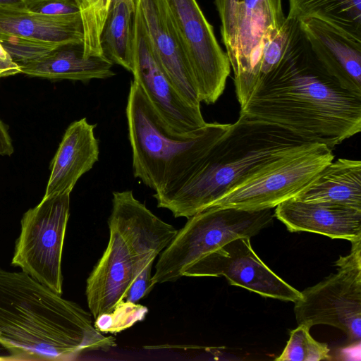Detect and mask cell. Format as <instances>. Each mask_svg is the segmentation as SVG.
Returning a JSON list of instances; mask_svg holds the SVG:
<instances>
[{
  "mask_svg": "<svg viewBox=\"0 0 361 361\" xmlns=\"http://www.w3.org/2000/svg\"><path fill=\"white\" fill-rule=\"evenodd\" d=\"M282 0H240L237 14L235 54L231 61L235 90L240 108L249 99L251 78L263 36L280 28L286 20Z\"/></svg>",
  "mask_w": 361,
  "mask_h": 361,
  "instance_id": "5bb4252c",
  "label": "cell"
},
{
  "mask_svg": "<svg viewBox=\"0 0 361 361\" xmlns=\"http://www.w3.org/2000/svg\"><path fill=\"white\" fill-rule=\"evenodd\" d=\"M350 253L340 257L337 271L301 291L294 306L298 324H325L343 331L349 345L361 338V239L351 241Z\"/></svg>",
  "mask_w": 361,
  "mask_h": 361,
  "instance_id": "8992f818",
  "label": "cell"
},
{
  "mask_svg": "<svg viewBox=\"0 0 361 361\" xmlns=\"http://www.w3.org/2000/svg\"><path fill=\"white\" fill-rule=\"evenodd\" d=\"M84 0H76V1L78 2V4H79V6L83 2Z\"/></svg>",
  "mask_w": 361,
  "mask_h": 361,
  "instance_id": "1f68e13d",
  "label": "cell"
},
{
  "mask_svg": "<svg viewBox=\"0 0 361 361\" xmlns=\"http://www.w3.org/2000/svg\"><path fill=\"white\" fill-rule=\"evenodd\" d=\"M21 73L20 66L16 63L0 42V79Z\"/></svg>",
  "mask_w": 361,
  "mask_h": 361,
  "instance_id": "f1b7e54d",
  "label": "cell"
},
{
  "mask_svg": "<svg viewBox=\"0 0 361 361\" xmlns=\"http://www.w3.org/2000/svg\"><path fill=\"white\" fill-rule=\"evenodd\" d=\"M0 42L20 67L44 57L59 47L47 42L15 37H1Z\"/></svg>",
  "mask_w": 361,
  "mask_h": 361,
  "instance_id": "484cf974",
  "label": "cell"
},
{
  "mask_svg": "<svg viewBox=\"0 0 361 361\" xmlns=\"http://www.w3.org/2000/svg\"><path fill=\"white\" fill-rule=\"evenodd\" d=\"M135 178L155 191L157 207L196 173L230 124L207 123L197 136L178 138L165 131L145 95L131 81L126 109Z\"/></svg>",
  "mask_w": 361,
  "mask_h": 361,
  "instance_id": "277c9868",
  "label": "cell"
},
{
  "mask_svg": "<svg viewBox=\"0 0 361 361\" xmlns=\"http://www.w3.org/2000/svg\"><path fill=\"white\" fill-rule=\"evenodd\" d=\"M70 195L43 197L23 214L11 261L12 265L59 295L63 293L61 260Z\"/></svg>",
  "mask_w": 361,
  "mask_h": 361,
  "instance_id": "52a82bcc",
  "label": "cell"
},
{
  "mask_svg": "<svg viewBox=\"0 0 361 361\" xmlns=\"http://www.w3.org/2000/svg\"><path fill=\"white\" fill-rule=\"evenodd\" d=\"M334 159L332 149L323 144H316L253 174L230 189L208 208L273 209L293 198Z\"/></svg>",
  "mask_w": 361,
  "mask_h": 361,
  "instance_id": "ba28073f",
  "label": "cell"
},
{
  "mask_svg": "<svg viewBox=\"0 0 361 361\" xmlns=\"http://www.w3.org/2000/svg\"><path fill=\"white\" fill-rule=\"evenodd\" d=\"M183 276H224L231 285L260 295L295 302L301 292L283 281L257 256L250 238L234 239L188 267Z\"/></svg>",
  "mask_w": 361,
  "mask_h": 361,
  "instance_id": "8fae6325",
  "label": "cell"
},
{
  "mask_svg": "<svg viewBox=\"0 0 361 361\" xmlns=\"http://www.w3.org/2000/svg\"><path fill=\"white\" fill-rule=\"evenodd\" d=\"M272 209L247 210L210 207L189 217L159 254L154 286L173 282L204 256L239 238H251L273 223Z\"/></svg>",
  "mask_w": 361,
  "mask_h": 361,
  "instance_id": "5b68a950",
  "label": "cell"
},
{
  "mask_svg": "<svg viewBox=\"0 0 361 361\" xmlns=\"http://www.w3.org/2000/svg\"><path fill=\"white\" fill-rule=\"evenodd\" d=\"M0 345L9 360H64L116 345L92 316L25 272L0 267Z\"/></svg>",
  "mask_w": 361,
  "mask_h": 361,
  "instance_id": "7a4b0ae2",
  "label": "cell"
},
{
  "mask_svg": "<svg viewBox=\"0 0 361 361\" xmlns=\"http://www.w3.org/2000/svg\"><path fill=\"white\" fill-rule=\"evenodd\" d=\"M0 6L25 8V0H0Z\"/></svg>",
  "mask_w": 361,
  "mask_h": 361,
  "instance_id": "4dcf8cb0",
  "label": "cell"
},
{
  "mask_svg": "<svg viewBox=\"0 0 361 361\" xmlns=\"http://www.w3.org/2000/svg\"><path fill=\"white\" fill-rule=\"evenodd\" d=\"M311 51L344 89L361 95V40L317 18L300 21Z\"/></svg>",
  "mask_w": 361,
  "mask_h": 361,
  "instance_id": "2e32d148",
  "label": "cell"
},
{
  "mask_svg": "<svg viewBox=\"0 0 361 361\" xmlns=\"http://www.w3.org/2000/svg\"><path fill=\"white\" fill-rule=\"evenodd\" d=\"M86 118L66 128L50 164V175L43 197L71 194L78 179L98 161L99 142Z\"/></svg>",
  "mask_w": 361,
  "mask_h": 361,
  "instance_id": "ac0fdd59",
  "label": "cell"
},
{
  "mask_svg": "<svg viewBox=\"0 0 361 361\" xmlns=\"http://www.w3.org/2000/svg\"><path fill=\"white\" fill-rule=\"evenodd\" d=\"M240 1L214 0L221 20L222 42L226 47L230 63L235 50L237 14Z\"/></svg>",
  "mask_w": 361,
  "mask_h": 361,
  "instance_id": "4316f807",
  "label": "cell"
},
{
  "mask_svg": "<svg viewBox=\"0 0 361 361\" xmlns=\"http://www.w3.org/2000/svg\"><path fill=\"white\" fill-rule=\"evenodd\" d=\"M15 37L55 44H82V20L35 13L25 8L0 6V37Z\"/></svg>",
  "mask_w": 361,
  "mask_h": 361,
  "instance_id": "d6986e66",
  "label": "cell"
},
{
  "mask_svg": "<svg viewBox=\"0 0 361 361\" xmlns=\"http://www.w3.org/2000/svg\"><path fill=\"white\" fill-rule=\"evenodd\" d=\"M14 149L8 128L0 119V155L11 156Z\"/></svg>",
  "mask_w": 361,
  "mask_h": 361,
  "instance_id": "f546056e",
  "label": "cell"
},
{
  "mask_svg": "<svg viewBox=\"0 0 361 361\" xmlns=\"http://www.w3.org/2000/svg\"><path fill=\"white\" fill-rule=\"evenodd\" d=\"M137 200L132 190L113 192L111 211L126 225L137 257L134 279L126 297L133 303L146 297L154 287L152 283L153 263L178 231Z\"/></svg>",
  "mask_w": 361,
  "mask_h": 361,
  "instance_id": "4fadbf2b",
  "label": "cell"
},
{
  "mask_svg": "<svg viewBox=\"0 0 361 361\" xmlns=\"http://www.w3.org/2000/svg\"><path fill=\"white\" fill-rule=\"evenodd\" d=\"M155 55L179 94L192 106L200 108L196 84L166 0H137Z\"/></svg>",
  "mask_w": 361,
  "mask_h": 361,
  "instance_id": "9a60e30c",
  "label": "cell"
},
{
  "mask_svg": "<svg viewBox=\"0 0 361 361\" xmlns=\"http://www.w3.org/2000/svg\"><path fill=\"white\" fill-rule=\"evenodd\" d=\"M316 144L278 126L240 114L196 173L158 207L167 209L176 218L188 219L253 174Z\"/></svg>",
  "mask_w": 361,
  "mask_h": 361,
  "instance_id": "3957f363",
  "label": "cell"
},
{
  "mask_svg": "<svg viewBox=\"0 0 361 361\" xmlns=\"http://www.w3.org/2000/svg\"><path fill=\"white\" fill-rule=\"evenodd\" d=\"M108 224L107 246L86 284L87 305L94 319L112 312L124 302L134 279L137 261L130 235L124 224L111 213Z\"/></svg>",
  "mask_w": 361,
  "mask_h": 361,
  "instance_id": "7c38bea8",
  "label": "cell"
},
{
  "mask_svg": "<svg viewBox=\"0 0 361 361\" xmlns=\"http://www.w3.org/2000/svg\"><path fill=\"white\" fill-rule=\"evenodd\" d=\"M117 1L84 0L80 5L84 56L105 57L101 45V36L112 5Z\"/></svg>",
  "mask_w": 361,
  "mask_h": 361,
  "instance_id": "cb8c5ba5",
  "label": "cell"
},
{
  "mask_svg": "<svg viewBox=\"0 0 361 361\" xmlns=\"http://www.w3.org/2000/svg\"><path fill=\"white\" fill-rule=\"evenodd\" d=\"M25 8L50 17L81 18L76 0H25Z\"/></svg>",
  "mask_w": 361,
  "mask_h": 361,
  "instance_id": "83f0119b",
  "label": "cell"
},
{
  "mask_svg": "<svg viewBox=\"0 0 361 361\" xmlns=\"http://www.w3.org/2000/svg\"><path fill=\"white\" fill-rule=\"evenodd\" d=\"M166 1L200 102L214 104L222 94L231 72L228 55L196 0Z\"/></svg>",
  "mask_w": 361,
  "mask_h": 361,
  "instance_id": "30bf717a",
  "label": "cell"
},
{
  "mask_svg": "<svg viewBox=\"0 0 361 361\" xmlns=\"http://www.w3.org/2000/svg\"><path fill=\"white\" fill-rule=\"evenodd\" d=\"M113 63L105 57L83 55L82 44L56 48L44 57L20 66L21 73L49 80L87 82L115 75Z\"/></svg>",
  "mask_w": 361,
  "mask_h": 361,
  "instance_id": "ffe728a7",
  "label": "cell"
},
{
  "mask_svg": "<svg viewBox=\"0 0 361 361\" xmlns=\"http://www.w3.org/2000/svg\"><path fill=\"white\" fill-rule=\"evenodd\" d=\"M135 0H118L112 5L101 36L106 58L113 64L134 71L133 25Z\"/></svg>",
  "mask_w": 361,
  "mask_h": 361,
  "instance_id": "7402d4cb",
  "label": "cell"
},
{
  "mask_svg": "<svg viewBox=\"0 0 361 361\" xmlns=\"http://www.w3.org/2000/svg\"><path fill=\"white\" fill-rule=\"evenodd\" d=\"M310 327L300 324L290 332L286 345L276 361H320L330 359V349L326 343L312 338Z\"/></svg>",
  "mask_w": 361,
  "mask_h": 361,
  "instance_id": "d4e9b609",
  "label": "cell"
},
{
  "mask_svg": "<svg viewBox=\"0 0 361 361\" xmlns=\"http://www.w3.org/2000/svg\"><path fill=\"white\" fill-rule=\"evenodd\" d=\"M274 217L290 232H310L332 239H361V210L291 198L276 207Z\"/></svg>",
  "mask_w": 361,
  "mask_h": 361,
  "instance_id": "e0dca14e",
  "label": "cell"
},
{
  "mask_svg": "<svg viewBox=\"0 0 361 361\" xmlns=\"http://www.w3.org/2000/svg\"><path fill=\"white\" fill-rule=\"evenodd\" d=\"M133 25L134 71L133 75L157 114L164 129L178 138H190L207 124L200 108L190 105L179 94L160 65L137 0Z\"/></svg>",
  "mask_w": 361,
  "mask_h": 361,
  "instance_id": "9c48e42d",
  "label": "cell"
},
{
  "mask_svg": "<svg viewBox=\"0 0 361 361\" xmlns=\"http://www.w3.org/2000/svg\"><path fill=\"white\" fill-rule=\"evenodd\" d=\"M240 114L334 149L361 130V95L319 63L297 29L279 66L255 87Z\"/></svg>",
  "mask_w": 361,
  "mask_h": 361,
  "instance_id": "6da1fadb",
  "label": "cell"
},
{
  "mask_svg": "<svg viewBox=\"0 0 361 361\" xmlns=\"http://www.w3.org/2000/svg\"><path fill=\"white\" fill-rule=\"evenodd\" d=\"M287 17L317 18L361 40V0H288Z\"/></svg>",
  "mask_w": 361,
  "mask_h": 361,
  "instance_id": "603a6c76",
  "label": "cell"
},
{
  "mask_svg": "<svg viewBox=\"0 0 361 361\" xmlns=\"http://www.w3.org/2000/svg\"><path fill=\"white\" fill-rule=\"evenodd\" d=\"M293 198L361 210V161L344 158L333 160Z\"/></svg>",
  "mask_w": 361,
  "mask_h": 361,
  "instance_id": "44dd1931",
  "label": "cell"
}]
</instances>
